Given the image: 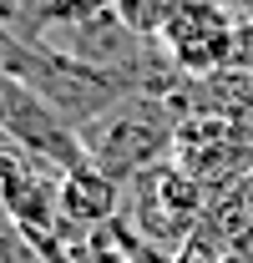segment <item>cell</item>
I'll return each mask as SVG.
<instances>
[{
	"mask_svg": "<svg viewBox=\"0 0 253 263\" xmlns=\"http://www.w3.org/2000/svg\"><path fill=\"white\" fill-rule=\"evenodd\" d=\"M183 0H112V15L122 21L137 41H162V31L172 26Z\"/></svg>",
	"mask_w": 253,
	"mask_h": 263,
	"instance_id": "5b68a950",
	"label": "cell"
},
{
	"mask_svg": "<svg viewBox=\"0 0 253 263\" xmlns=\"http://www.w3.org/2000/svg\"><path fill=\"white\" fill-rule=\"evenodd\" d=\"M81 152L96 172H106L112 182H137L142 172L172 162L177 147V111L167 101L152 97H122L112 111H101L96 122L76 132Z\"/></svg>",
	"mask_w": 253,
	"mask_h": 263,
	"instance_id": "6da1fadb",
	"label": "cell"
},
{
	"mask_svg": "<svg viewBox=\"0 0 253 263\" xmlns=\"http://www.w3.org/2000/svg\"><path fill=\"white\" fill-rule=\"evenodd\" d=\"M172 263H208V258H192V253H183V258H172Z\"/></svg>",
	"mask_w": 253,
	"mask_h": 263,
	"instance_id": "8992f818",
	"label": "cell"
},
{
	"mask_svg": "<svg viewBox=\"0 0 253 263\" xmlns=\"http://www.w3.org/2000/svg\"><path fill=\"white\" fill-rule=\"evenodd\" d=\"M238 26L243 21H238V10L228 0H183L157 46H162V56L177 66L183 81H208V76L228 71Z\"/></svg>",
	"mask_w": 253,
	"mask_h": 263,
	"instance_id": "3957f363",
	"label": "cell"
},
{
	"mask_svg": "<svg viewBox=\"0 0 253 263\" xmlns=\"http://www.w3.org/2000/svg\"><path fill=\"white\" fill-rule=\"evenodd\" d=\"M203 208H208V193L177 162H162L122 187V223L147 248H157L162 258H172L183 243H192V233L203 223Z\"/></svg>",
	"mask_w": 253,
	"mask_h": 263,
	"instance_id": "7a4b0ae2",
	"label": "cell"
},
{
	"mask_svg": "<svg viewBox=\"0 0 253 263\" xmlns=\"http://www.w3.org/2000/svg\"><path fill=\"white\" fill-rule=\"evenodd\" d=\"M61 218H66V228L81 233V238L101 233L106 223L122 218V182H112L92 162L61 172Z\"/></svg>",
	"mask_w": 253,
	"mask_h": 263,
	"instance_id": "277c9868",
	"label": "cell"
}]
</instances>
